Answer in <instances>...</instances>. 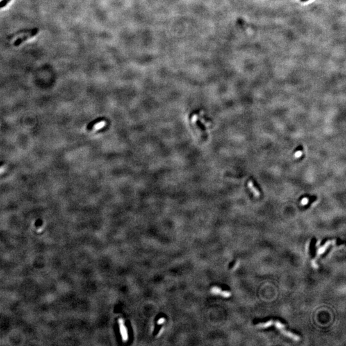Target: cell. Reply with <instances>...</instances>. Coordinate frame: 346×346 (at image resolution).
I'll return each mask as SVG.
<instances>
[{"label":"cell","instance_id":"1","mask_svg":"<svg viewBox=\"0 0 346 346\" xmlns=\"http://www.w3.org/2000/svg\"><path fill=\"white\" fill-rule=\"evenodd\" d=\"M38 32H39V29L37 28H34V29H32V32H30L29 33H28L27 35H23V37H21L17 39L15 41V42L14 43V46L15 47L19 46L20 44H21L23 43H24L25 41H27L28 39H30V38L34 37V36H35L37 34Z\"/></svg>","mask_w":346,"mask_h":346},{"label":"cell","instance_id":"2","mask_svg":"<svg viewBox=\"0 0 346 346\" xmlns=\"http://www.w3.org/2000/svg\"><path fill=\"white\" fill-rule=\"evenodd\" d=\"M118 322H119V329H120V333L121 334L122 339H123L124 342H126L128 340V331H127L126 327L125 326V324H124V321L123 319H119Z\"/></svg>","mask_w":346,"mask_h":346},{"label":"cell","instance_id":"3","mask_svg":"<svg viewBox=\"0 0 346 346\" xmlns=\"http://www.w3.org/2000/svg\"><path fill=\"white\" fill-rule=\"evenodd\" d=\"M211 292L214 294H220L224 298H229L231 296V293L228 291H222L220 288L214 287L211 288Z\"/></svg>","mask_w":346,"mask_h":346},{"label":"cell","instance_id":"4","mask_svg":"<svg viewBox=\"0 0 346 346\" xmlns=\"http://www.w3.org/2000/svg\"><path fill=\"white\" fill-rule=\"evenodd\" d=\"M335 242H336V241H335V240H329V241H327V242L326 244H325L323 246L321 247V248H320L318 249V251H317V256H319V255H321V254H322V253H324V252H325V251L326 250L327 248H328V247L329 246L332 245V244H334Z\"/></svg>","mask_w":346,"mask_h":346},{"label":"cell","instance_id":"5","mask_svg":"<svg viewBox=\"0 0 346 346\" xmlns=\"http://www.w3.org/2000/svg\"><path fill=\"white\" fill-rule=\"evenodd\" d=\"M280 330V331L282 332L283 335H285V336L288 337L290 338V339H293L294 340H295V341H298V340H300V337L298 336V335H296L293 334L292 333L287 331V330L285 329V328H282V329H281Z\"/></svg>","mask_w":346,"mask_h":346},{"label":"cell","instance_id":"6","mask_svg":"<svg viewBox=\"0 0 346 346\" xmlns=\"http://www.w3.org/2000/svg\"><path fill=\"white\" fill-rule=\"evenodd\" d=\"M248 185L249 189H251V191L253 192V193L254 194V195L256 197H258L260 196V191H258V190L256 188V187L254 185L253 182L251 180L249 181L248 182Z\"/></svg>","mask_w":346,"mask_h":346},{"label":"cell","instance_id":"7","mask_svg":"<svg viewBox=\"0 0 346 346\" xmlns=\"http://www.w3.org/2000/svg\"><path fill=\"white\" fill-rule=\"evenodd\" d=\"M273 322H274V321H269L267 322H265V323H260V324H257L256 326L260 327V328H266V327L271 326L273 324Z\"/></svg>","mask_w":346,"mask_h":346},{"label":"cell","instance_id":"8","mask_svg":"<svg viewBox=\"0 0 346 346\" xmlns=\"http://www.w3.org/2000/svg\"><path fill=\"white\" fill-rule=\"evenodd\" d=\"M10 1V0H1V1H0V9L4 8L8 3H9Z\"/></svg>","mask_w":346,"mask_h":346},{"label":"cell","instance_id":"9","mask_svg":"<svg viewBox=\"0 0 346 346\" xmlns=\"http://www.w3.org/2000/svg\"><path fill=\"white\" fill-rule=\"evenodd\" d=\"M302 155H303V151H302V150H301V149H299V150H298L297 151H296V152L295 153V154H294V157H295L296 158H300V157H301V156H302Z\"/></svg>","mask_w":346,"mask_h":346},{"label":"cell","instance_id":"10","mask_svg":"<svg viewBox=\"0 0 346 346\" xmlns=\"http://www.w3.org/2000/svg\"><path fill=\"white\" fill-rule=\"evenodd\" d=\"M308 202H309V199L308 198V197H304V198L301 200V205H303L304 206V205H306L308 204Z\"/></svg>","mask_w":346,"mask_h":346},{"label":"cell","instance_id":"11","mask_svg":"<svg viewBox=\"0 0 346 346\" xmlns=\"http://www.w3.org/2000/svg\"><path fill=\"white\" fill-rule=\"evenodd\" d=\"M311 264H312V266H313V267L315 268V269H317V268H318V265L317 264V263L315 262V260H312V261H311Z\"/></svg>","mask_w":346,"mask_h":346},{"label":"cell","instance_id":"12","mask_svg":"<svg viewBox=\"0 0 346 346\" xmlns=\"http://www.w3.org/2000/svg\"><path fill=\"white\" fill-rule=\"evenodd\" d=\"M164 321H165V319H163V318L160 319L159 320H158V324H162L163 322H164Z\"/></svg>","mask_w":346,"mask_h":346},{"label":"cell","instance_id":"13","mask_svg":"<svg viewBox=\"0 0 346 346\" xmlns=\"http://www.w3.org/2000/svg\"><path fill=\"white\" fill-rule=\"evenodd\" d=\"M5 171V166H1V167H0V174H2Z\"/></svg>","mask_w":346,"mask_h":346}]
</instances>
